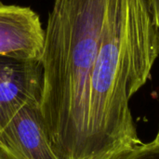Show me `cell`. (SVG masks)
<instances>
[{
  "label": "cell",
  "instance_id": "8992f818",
  "mask_svg": "<svg viewBox=\"0 0 159 159\" xmlns=\"http://www.w3.org/2000/svg\"><path fill=\"white\" fill-rule=\"evenodd\" d=\"M112 159H159V141L142 143Z\"/></svg>",
  "mask_w": 159,
  "mask_h": 159
},
{
  "label": "cell",
  "instance_id": "ba28073f",
  "mask_svg": "<svg viewBox=\"0 0 159 159\" xmlns=\"http://www.w3.org/2000/svg\"><path fill=\"white\" fill-rule=\"evenodd\" d=\"M156 139H157V140L159 141V123H158V128H157V133Z\"/></svg>",
  "mask_w": 159,
  "mask_h": 159
},
{
  "label": "cell",
  "instance_id": "52a82bcc",
  "mask_svg": "<svg viewBox=\"0 0 159 159\" xmlns=\"http://www.w3.org/2000/svg\"><path fill=\"white\" fill-rule=\"evenodd\" d=\"M150 4V7L156 21V24L159 28V0H148Z\"/></svg>",
  "mask_w": 159,
  "mask_h": 159
},
{
  "label": "cell",
  "instance_id": "6da1fadb",
  "mask_svg": "<svg viewBox=\"0 0 159 159\" xmlns=\"http://www.w3.org/2000/svg\"><path fill=\"white\" fill-rule=\"evenodd\" d=\"M159 28L148 0H109L92 70L89 158L112 159L141 144L130 98L150 79Z\"/></svg>",
  "mask_w": 159,
  "mask_h": 159
},
{
  "label": "cell",
  "instance_id": "5b68a950",
  "mask_svg": "<svg viewBox=\"0 0 159 159\" xmlns=\"http://www.w3.org/2000/svg\"><path fill=\"white\" fill-rule=\"evenodd\" d=\"M38 105L24 106L0 133V159H63L45 130Z\"/></svg>",
  "mask_w": 159,
  "mask_h": 159
},
{
  "label": "cell",
  "instance_id": "277c9868",
  "mask_svg": "<svg viewBox=\"0 0 159 159\" xmlns=\"http://www.w3.org/2000/svg\"><path fill=\"white\" fill-rule=\"evenodd\" d=\"M42 72L41 61L0 57V133L24 106L39 103Z\"/></svg>",
  "mask_w": 159,
  "mask_h": 159
},
{
  "label": "cell",
  "instance_id": "7a4b0ae2",
  "mask_svg": "<svg viewBox=\"0 0 159 159\" xmlns=\"http://www.w3.org/2000/svg\"><path fill=\"white\" fill-rule=\"evenodd\" d=\"M109 0H54L45 29L39 115L65 157L89 148L90 81Z\"/></svg>",
  "mask_w": 159,
  "mask_h": 159
},
{
  "label": "cell",
  "instance_id": "3957f363",
  "mask_svg": "<svg viewBox=\"0 0 159 159\" xmlns=\"http://www.w3.org/2000/svg\"><path fill=\"white\" fill-rule=\"evenodd\" d=\"M45 30L39 15L29 7L0 1V57L41 61Z\"/></svg>",
  "mask_w": 159,
  "mask_h": 159
}]
</instances>
